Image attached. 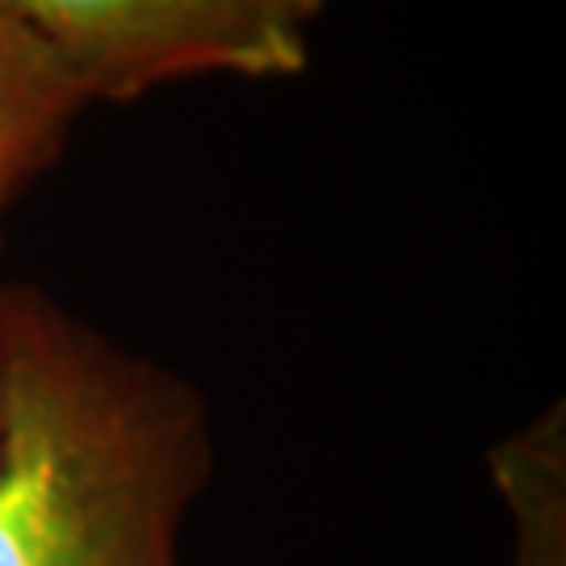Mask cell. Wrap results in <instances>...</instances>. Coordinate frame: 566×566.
Masks as SVG:
<instances>
[{
	"label": "cell",
	"mask_w": 566,
	"mask_h": 566,
	"mask_svg": "<svg viewBox=\"0 0 566 566\" xmlns=\"http://www.w3.org/2000/svg\"><path fill=\"white\" fill-rule=\"evenodd\" d=\"M0 566H189L214 462L193 386L4 285Z\"/></svg>",
	"instance_id": "cell-1"
},
{
	"label": "cell",
	"mask_w": 566,
	"mask_h": 566,
	"mask_svg": "<svg viewBox=\"0 0 566 566\" xmlns=\"http://www.w3.org/2000/svg\"><path fill=\"white\" fill-rule=\"evenodd\" d=\"M324 0H0L84 102H130L193 76H298Z\"/></svg>",
	"instance_id": "cell-2"
},
{
	"label": "cell",
	"mask_w": 566,
	"mask_h": 566,
	"mask_svg": "<svg viewBox=\"0 0 566 566\" xmlns=\"http://www.w3.org/2000/svg\"><path fill=\"white\" fill-rule=\"evenodd\" d=\"M84 105L60 67L0 21V219L60 156Z\"/></svg>",
	"instance_id": "cell-3"
},
{
	"label": "cell",
	"mask_w": 566,
	"mask_h": 566,
	"mask_svg": "<svg viewBox=\"0 0 566 566\" xmlns=\"http://www.w3.org/2000/svg\"><path fill=\"white\" fill-rule=\"evenodd\" d=\"M491 474L512 512L516 566H566V424L554 403L491 449Z\"/></svg>",
	"instance_id": "cell-4"
},
{
	"label": "cell",
	"mask_w": 566,
	"mask_h": 566,
	"mask_svg": "<svg viewBox=\"0 0 566 566\" xmlns=\"http://www.w3.org/2000/svg\"><path fill=\"white\" fill-rule=\"evenodd\" d=\"M0 294H4V285H0ZM0 382H4V324H0Z\"/></svg>",
	"instance_id": "cell-5"
}]
</instances>
